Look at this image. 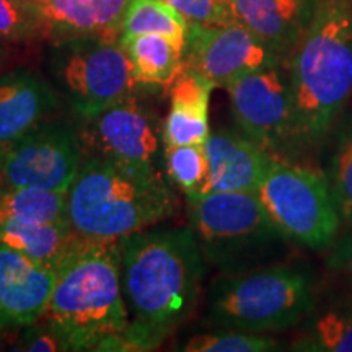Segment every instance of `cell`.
Masks as SVG:
<instances>
[{"instance_id":"obj_1","label":"cell","mask_w":352,"mask_h":352,"mask_svg":"<svg viewBox=\"0 0 352 352\" xmlns=\"http://www.w3.org/2000/svg\"><path fill=\"white\" fill-rule=\"evenodd\" d=\"M120 253L129 315L124 351L155 349L195 311L204 254L191 227L134 232L120 240Z\"/></svg>"},{"instance_id":"obj_2","label":"cell","mask_w":352,"mask_h":352,"mask_svg":"<svg viewBox=\"0 0 352 352\" xmlns=\"http://www.w3.org/2000/svg\"><path fill=\"white\" fill-rule=\"evenodd\" d=\"M43 318L67 351H124L129 315L121 290L120 240L80 236L56 267Z\"/></svg>"},{"instance_id":"obj_3","label":"cell","mask_w":352,"mask_h":352,"mask_svg":"<svg viewBox=\"0 0 352 352\" xmlns=\"http://www.w3.org/2000/svg\"><path fill=\"white\" fill-rule=\"evenodd\" d=\"M287 77L297 147H316L352 95V0H316Z\"/></svg>"},{"instance_id":"obj_4","label":"cell","mask_w":352,"mask_h":352,"mask_svg":"<svg viewBox=\"0 0 352 352\" xmlns=\"http://www.w3.org/2000/svg\"><path fill=\"white\" fill-rule=\"evenodd\" d=\"M178 209L175 192L158 170L90 155L67 191V217L88 240H121L170 219Z\"/></svg>"},{"instance_id":"obj_5","label":"cell","mask_w":352,"mask_h":352,"mask_svg":"<svg viewBox=\"0 0 352 352\" xmlns=\"http://www.w3.org/2000/svg\"><path fill=\"white\" fill-rule=\"evenodd\" d=\"M314 303V277L289 264L227 272L215 279L208 294L210 323L250 333L296 327L310 314Z\"/></svg>"},{"instance_id":"obj_6","label":"cell","mask_w":352,"mask_h":352,"mask_svg":"<svg viewBox=\"0 0 352 352\" xmlns=\"http://www.w3.org/2000/svg\"><path fill=\"white\" fill-rule=\"evenodd\" d=\"M186 199L191 230L206 263L223 274L261 267L289 241L256 192H202Z\"/></svg>"},{"instance_id":"obj_7","label":"cell","mask_w":352,"mask_h":352,"mask_svg":"<svg viewBox=\"0 0 352 352\" xmlns=\"http://www.w3.org/2000/svg\"><path fill=\"white\" fill-rule=\"evenodd\" d=\"M256 196L289 241L324 250L342 226L327 175L274 157Z\"/></svg>"},{"instance_id":"obj_8","label":"cell","mask_w":352,"mask_h":352,"mask_svg":"<svg viewBox=\"0 0 352 352\" xmlns=\"http://www.w3.org/2000/svg\"><path fill=\"white\" fill-rule=\"evenodd\" d=\"M50 72L70 109L88 121L131 96L138 85L120 41L100 38L54 41Z\"/></svg>"},{"instance_id":"obj_9","label":"cell","mask_w":352,"mask_h":352,"mask_svg":"<svg viewBox=\"0 0 352 352\" xmlns=\"http://www.w3.org/2000/svg\"><path fill=\"white\" fill-rule=\"evenodd\" d=\"M240 132L280 158L297 151L292 98L283 64L254 70L227 85Z\"/></svg>"},{"instance_id":"obj_10","label":"cell","mask_w":352,"mask_h":352,"mask_svg":"<svg viewBox=\"0 0 352 352\" xmlns=\"http://www.w3.org/2000/svg\"><path fill=\"white\" fill-rule=\"evenodd\" d=\"M82 139L64 121H43L0 162V186L67 192L83 162Z\"/></svg>"},{"instance_id":"obj_11","label":"cell","mask_w":352,"mask_h":352,"mask_svg":"<svg viewBox=\"0 0 352 352\" xmlns=\"http://www.w3.org/2000/svg\"><path fill=\"white\" fill-rule=\"evenodd\" d=\"M188 23L183 63L215 88H227L246 74L284 63L271 47L239 23Z\"/></svg>"},{"instance_id":"obj_12","label":"cell","mask_w":352,"mask_h":352,"mask_svg":"<svg viewBox=\"0 0 352 352\" xmlns=\"http://www.w3.org/2000/svg\"><path fill=\"white\" fill-rule=\"evenodd\" d=\"M88 138L95 155L145 170H157L160 134L153 114L132 96L90 120Z\"/></svg>"},{"instance_id":"obj_13","label":"cell","mask_w":352,"mask_h":352,"mask_svg":"<svg viewBox=\"0 0 352 352\" xmlns=\"http://www.w3.org/2000/svg\"><path fill=\"white\" fill-rule=\"evenodd\" d=\"M56 271L0 241V328L20 329L46 314Z\"/></svg>"},{"instance_id":"obj_14","label":"cell","mask_w":352,"mask_h":352,"mask_svg":"<svg viewBox=\"0 0 352 352\" xmlns=\"http://www.w3.org/2000/svg\"><path fill=\"white\" fill-rule=\"evenodd\" d=\"M204 148L209 165L204 192H256L274 160L272 153L241 132H210Z\"/></svg>"},{"instance_id":"obj_15","label":"cell","mask_w":352,"mask_h":352,"mask_svg":"<svg viewBox=\"0 0 352 352\" xmlns=\"http://www.w3.org/2000/svg\"><path fill=\"white\" fill-rule=\"evenodd\" d=\"M316 0H223L232 23H239L271 47L280 59L302 36Z\"/></svg>"},{"instance_id":"obj_16","label":"cell","mask_w":352,"mask_h":352,"mask_svg":"<svg viewBox=\"0 0 352 352\" xmlns=\"http://www.w3.org/2000/svg\"><path fill=\"white\" fill-rule=\"evenodd\" d=\"M59 103L50 83L26 70L0 77V153L46 120Z\"/></svg>"},{"instance_id":"obj_17","label":"cell","mask_w":352,"mask_h":352,"mask_svg":"<svg viewBox=\"0 0 352 352\" xmlns=\"http://www.w3.org/2000/svg\"><path fill=\"white\" fill-rule=\"evenodd\" d=\"M131 0H36L46 38H100L120 41L121 23Z\"/></svg>"},{"instance_id":"obj_18","label":"cell","mask_w":352,"mask_h":352,"mask_svg":"<svg viewBox=\"0 0 352 352\" xmlns=\"http://www.w3.org/2000/svg\"><path fill=\"white\" fill-rule=\"evenodd\" d=\"M214 85L183 65L170 85V111L165 120V145H204L210 135L209 101Z\"/></svg>"},{"instance_id":"obj_19","label":"cell","mask_w":352,"mask_h":352,"mask_svg":"<svg viewBox=\"0 0 352 352\" xmlns=\"http://www.w3.org/2000/svg\"><path fill=\"white\" fill-rule=\"evenodd\" d=\"M80 240L69 219L52 223L0 222V241L32 261L54 270Z\"/></svg>"},{"instance_id":"obj_20","label":"cell","mask_w":352,"mask_h":352,"mask_svg":"<svg viewBox=\"0 0 352 352\" xmlns=\"http://www.w3.org/2000/svg\"><path fill=\"white\" fill-rule=\"evenodd\" d=\"M120 44L129 57L138 85L170 87L183 70L184 50L162 34H138Z\"/></svg>"},{"instance_id":"obj_21","label":"cell","mask_w":352,"mask_h":352,"mask_svg":"<svg viewBox=\"0 0 352 352\" xmlns=\"http://www.w3.org/2000/svg\"><path fill=\"white\" fill-rule=\"evenodd\" d=\"M67 219V192L0 186V222L52 223Z\"/></svg>"},{"instance_id":"obj_22","label":"cell","mask_w":352,"mask_h":352,"mask_svg":"<svg viewBox=\"0 0 352 352\" xmlns=\"http://www.w3.org/2000/svg\"><path fill=\"white\" fill-rule=\"evenodd\" d=\"M188 20L165 0H131L121 23L120 41L138 34L155 33L170 38L184 50Z\"/></svg>"},{"instance_id":"obj_23","label":"cell","mask_w":352,"mask_h":352,"mask_svg":"<svg viewBox=\"0 0 352 352\" xmlns=\"http://www.w3.org/2000/svg\"><path fill=\"white\" fill-rule=\"evenodd\" d=\"M324 175L336 201L341 222L352 227V118L340 129Z\"/></svg>"},{"instance_id":"obj_24","label":"cell","mask_w":352,"mask_h":352,"mask_svg":"<svg viewBox=\"0 0 352 352\" xmlns=\"http://www.w3.org/2000/svg\"><path fill=\"white\" fill-rule=\"evenodd\" d=\"M298 349L320 352H352V302L324 310L315 320L310 336Z\"/></svg>"},{"instance_id":"obj_25","label":"cell","mask_w":352,"mask_h":352,"mask_svg":"<svg viewBox=\"0 0 352 352\" xmlns=\"http://www.w3.org/2000/svg\"><path fill=\"white\" fill-rule=\"evenodd\" d=\"M165 165L170 178L184 195L204 192L209 175L204 145H165Z\"/></svg>"},{"instance_id":"obj_26","label":"cell","mask_w":352,"mask_h":352,"mask_svg":"<svg viewBox=\"0 0 352 352\" xmlns=\"http://www.w3.org/2000/svg\"><path fill=\"white\" fill-rule=\"evenodd\" d=\"M46 38L36 0H0V41L21 43Z\"/></svg>"},{"instance_id":"obj_27","label":"cell","mask_w":352,"mask_h":352,"mask_svg":"<svg viewBox=\"0 0 352 352\" xmlns=\"http://www.w3.org/2000/svg\"><path fill=\"white\" fill-rule=\"evenodd\" d=\"M276 349H279V342L272 336L239 329L196 334L179 346V351L184 352H270Z\"/></svg>"},{"instance_id":"obj_28","label":"cell","mask_w":352,"mask_h":352,"mask_svg":"<svg viewBox=\"0 0 352 352\" xmlns=\"http://www.w3.org/2000/svg\"><path fill=\"white\" fill-rule=\"evenodd\" d=\"M188 21L202 25L232 23L223 0H165Z\"/></svg>"},{"instance_id":"obj_29","label":"cell","mask_w":352,"mask_h":352,"mask_svg":"<svg viewBox=\"0 0 352 352\" xmlns=\"http://www.w3.org/2000/svg\"><path fill=\"white\" fill-rule=\"evenodd\" d=\"M16 347L12 351H25V352H59L67 351L60 338L52 331L50 324L32 323L23 328L19 341L15 342Z\"/></svg>"},{"instance_id":"obj_30","label":"cell","mask_w":352,"mask_h":352,"mask_svg":"<svg viewBox=\"0 0 352 352\" xmlns=\"http://www.w3.org/2000/svg\"><path fill=\"white\" fill-rule=\"evenodd\" d=\"M328 266L334 271L344 272L352 279V230L347 232L334 246L329 254Z\"/></svg>"},{"instance_id":"obj_31","label":"cell","mask_w":352,"mask_h":352,"mask_svg":"<svg viewBox=\"0 0 352 352\" xmlns=\"http://www.w3.org/2000/svg\"><path fill=\"white\" fill-rule=\"evenodd\" d=\"M3 329L6 328H0V351H3V346H6V341H3Z\"/></svg>"},{"instance_id":"obj_32","label":"cell","mask_w":352,"mask_h":352,"mask_svg":"<svg viewBox=\"0 0 352 352\" xmlns=\"http://www.w3.org/2000/svg\"><path fill=\"white\" fill-rule=\"evenodd\" d=\"M2 155H3V153H0V162H2Z\"/></svg>"}]
</instances>
